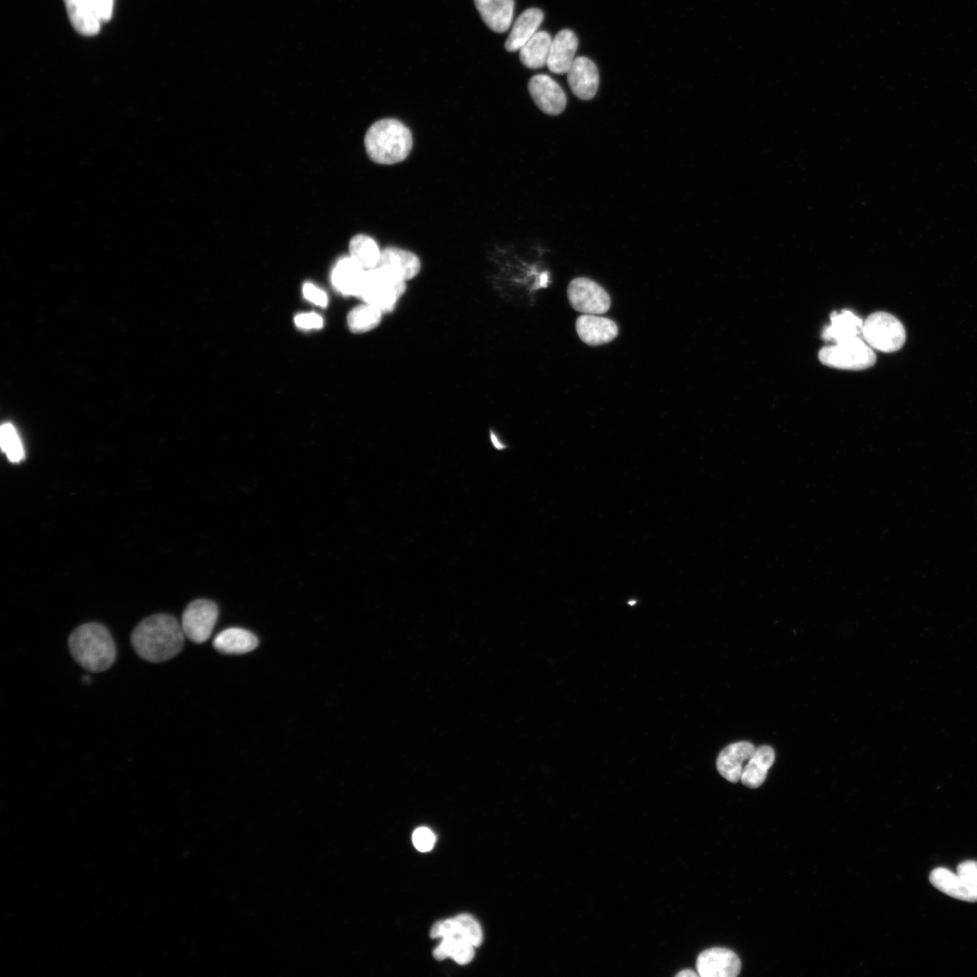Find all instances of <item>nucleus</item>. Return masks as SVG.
<instances>
[{
	"instance_id": "f257e3e1",
	"label": "nucleus",
	"mask_w": 977,
	"mask_h": 977,
	"mask_svg": "<svg viewBox=\"0 0 977 977\" xmlns=\"http://www.w3.org/2000/svg\"><path fill=\"white\" fill-rule=\"evenodd\" d=\"M185 634L181 624L171 615L156 614L143 620L133 631L131 641L144 659L161 662L181 650Z\"/></svg>"
},
{
	"instance_id": "f03ea898",
	"label": "nucleus",
	"mask_w": 977,
	"mask_h": 977,
	"mask_svg": "<svg viewBox=\"0 0 977 977\" xmlns=\"http://www.w3.org/2000/svg\"><path fill=\"white\" fill-rule=\"evenodd\" d=\"M365 147L369 158L381 165L403 161L413 147L410 129L396 119H383L375 122L365 136Z\"/></svg>"
},
{
	"instance_id": "7ed1b4c3",
	"label": "nucleus",
	"mask_w": 977,
	"mask_h": 977,
	"mask_svg": "<svg viewBox=\"0 0 977 977\" xmlns=\"http://www.w3.org/2000/svg\"><path fill=\"white\" fill-rule=\"evenodd\" d=\"M69 647L75 660L84 669L100 672L109 669L116 656L109 631L99 623H86L70 636Z\"/></svg>"
},
{
	"instance_id": "20e7f679",
	"label": "nucleus",
	"mask_w": 977,
	"mask_h": 977,
	"mask_svg": "<svg viewBox=\"0 0 977 977\" xmlns=\"http://www.w3.org/2000/svg\"><path fill=\"white\" fill-rule=\"evenodd\" d=\"M403 281L384 270L375 267L365 271L360 298L383 313L392 311L405 291Z\"/></svg>"
},
{
	"instance_id": "39448f33",
	"label": "nucleus",
	"mask_w": 977,
	"mask_h": 977,
	"mask_svg": "<svg viewBox=\"0 0 977 977\" xmlns=\"http://www.w3.org/2000/svg\"><path fill=\"white\" fill-rule=\"evenodd\" d=\"M820 361L830 367L861 370L872 366L876 355L861 337L822 347L819 352Z\"/></svg>"
},
{
	"instance_id": "423d86ee",
	"label": "nucleus",
	"mask_w": 977,
	"mask_h": 977,
	"mask_svg": "<svg viewBox=\"0 0 977 977\" xmlns=\"http://www.w3.org/2000/svg\"><path fill=\"white\" fill-rule=\"evenodd\" d=\"M862 337L873 349L891 353L903 346L906 331L896 317L878 311L870 314L863 322Z\"/></svg>"
},
{
	"instance_id": "0eeeda50",
	"label": "nucleus",
	"mask_w": 977,
	"mask_h": 977,
	"mask_svg": "<svg viewBox=\"0 0 977 977\" xmlns=\"http://www.w3.org/2000/svg\"><path fill=\"white\" fill-rule=\"evenodd\" d=\"M217 618V605L210 600L199 599L185 609L181 627L185 637L195 643H203L211 636Z\"/></svg>"
},
{
	"instance_id": "6e6552de",
	"label": "nucleus",
	"mask_w": 977,
	"mask_h": 977,
	"mask_svg": "<svg viewBox=\"0 0 977 977\" xmlns=\"http://www.w3.org/2000/svg\"><path fill=\"white\" fill-rule=\"evenodd\" d=\"M567 297L571 306L584 314L605 313L611 299L605 289L588 278H575L568 285Z\"/></svg>"
},
{
	"instance_id": "1a4fd4ad",
	"label": "nucleus",
	"mask_w": 977,
	"mask_h": 977,
	"mask_svg": "<svg viewBox=\"0 0 977 977\" xmlns=\"http://www.w3.org/2000/svg\"><path fill=\"white\" fill-rule=\"evenodd\" d=\"M696 968L701 977H735L740 972L741 962L733 951L713 947L698 954Z\"/></svg>"
},
{
	"instance_id": "9d476101",
	"label": "nucleus",
	"mask_w": 977,
	"mask_h": 977,
	"mask_svg": "<svg viewBox=\"0 0 977 977\" xmlns=\"http://www.w3.org/2000/svg\"><path fill=\"white\" fill-rule=\"evenodd\" d=\"M536 105L548 115H558L565 108L566 96L560 85L546 74H536L528 82Z\"/></svg>"
},
{
	"instance_id": "9b49d317",
	"label": "nucleus",
	"mask_w": 977,
	"mask_h": 977,
	"mask_svg": "<svg viewBox=\"0 0 977 977\" xmlns=\"http://www.w3.org/2000/svg\"><path fill=\"white\" fill-rule=\"evenodd\" d=\"M567 73V81L574 94L581 100L593 99L599 86V72L589 58H574Z\"/></svg>"
},
{
	"instance_id": "f8f14e48",
	"label": "nucleus",
	"mask_w": 977,
	"mask_h": 977,
	"mask_svg": "<svg viewBox=\"0 0 977 977\" xmlns=\"http://www.w3.org/2000/svg\"><path fill=\"white\" fill-rule=\"evenodd\" d=\"M376 267L384 270L403 281H406L419 273L421 261L412 251L395 247H387L381 251Z\"/></svg>"
},
{
	"instance_id": "ddd939ff",
	"label": "nucleus",
	"mask_w": 977,
	"mask_h": 977,
	"mask_svg": "<svg viewBox=\"0 0 977 977\" xmlns=\"http://www.w3.org/2000/svg\"><path fill=\"white\" fill-rule=\"evenodd\" d=\"M575 328L581 340L589 346L606 344L618 335V327L614 321L593 314L579 316Z\"/></svg>"
},
{
	"instance_id": "4468645a",
	"label": "nucleus",
	"mask_w": 977,
	"mask_h": 977,
	"mask_svg": "<svg viewBox=\"0 0 977 977\" xmlns=\"http://www.w3.org/2000/svg\"><path fill=\"white\" fill-rule=\"evenodd\" d=\"M754 746L745 741L736 742L725 747L716 760L719 773L731 783L740 781L743 769L754 754Z\"/></svg>"
},
{
	"instance_id": "2eb2a0df",
	"label": "nucleus",
	"mask_w": 977,
	"mask_h": 977,
	"mask_svg": "<svg viewBox=\"0 0 977 977\" xmlns=\"http://www.w3.org/2000/svg\"><path fill=\"white\" fill-rule=\"evenodd\" d=\"M365 271L350 256L344 257L333 268L332 285L343 295L360 297Z\"/></svg>"
},
{
	"instance_id": "dca6fc26",
	"label": "nucleus",
	"mask_w": 977,
	"mask_h": 977,
	"mask_svg": "<svg viewBox=\"0 0 977 977\" xmlns=\"http://www.w3.org/2000/svg\"><path fill=\"white\" fill-rule=\"evenodd\" d=\"M929 880L935 888L953 898L977 902V887L948 868H934L929 875Z\"/></svg>"
},
{
	"instance_id": "f3484780",
	"label": "nucleus",
	"mask_w": 977,
	"mask_h": 977,
	"mask_svg": "<svg viewBox=\"0 0 977 977\" xmlns=\"http://www.w3.org/2000/svg\"><path fill=\"white\" fill-rule=\"evenodd\" d=\"M578 47L575 33L568 29L560 31L552 40L546 65L554 73H566L570 69Z\"/></svg>"
},
{
	"instance_id": "a211bd4d",
	"label": "nucleus",
	"mask_w": 977,
	"mask_h": 977,
	"mask_svg": "<svg viewBox=\"0 0 977 977\" xmlns=\"http://www.w3.org/2000/svg\"><path fill=\"white\" fill-rule=\"evenodd\" d=\"M863 321L849 310L830 315V323L824 327L821 337L828 342L839 343L854 337H862Z\"/></svg>"
},
{
	"instance_id": "6ab92c4d",
	"label": "nucleus",
	"mask_w": 977,
	"mask_h": 977,
	"mask_svg": "<svg viewBox=\"0 0 977 977\" xmlns=\"http://www.w3.org/2000/svg\"><path fill=\"white\" fill-rule=\"evenodd\" d=\"M483 22L496 32L504 33L511 25L514 14V0H474Z\"/></svg>"
},
{
	"instance_id": "aec40b11",
	"label": "nucleus",
	"mask_w": 977,
	"mask_h": 977,
	"mask_svg": "<svg viewBox=\"0 0 977 977\" xmlns=\"http://www.w3.org/2000/svg\"><path fill=\"white\" fill-rule=\"evenodd\" d=\"M544 19L543 12L538 8L525 10L515 21L510 33L505 42L508 52L519 51L520 48L537 32Z\"/></svg>"
},
{
	"instance_id": "412c9836",
	"label": "nucleus",
	"mask_w": 977,
	"mask_h": 977,
	"mask_svg": "<svg viewBox=\"0 0 977 977\" xmlns=\"http://www.w3.org/2000/svg\"><path fill=\"white\" fill-rule=\"evenodd\" d=\"M70 21L83 35H95L102 21L90 0H64Z\"/></svg>"
},
{
	"instance_id": "4be33fe9",
	"label": "nucleus",
	"mask_w": 977,
	"mask_h": 977,
	"mask_svg": "<svg viewBox=\"0 0 977 977\" xmlns=\"http://www.w3.org/2000/svg\"><path fill=\"white\" fill-rule=\"evenodd\" d=\"M774 758L775 754L771 746L762 745L756 748L743 769L740 778L742 783L749 788L761 786Z\"/></svg>"
},
{
	"instance_id": "5701e85b",
	"label": "nucleus",
	"mask_w": 977,
	"mask_h": 977,
	"mask_svg": "<svg viewBox=\"0 0 977 977\" xmlns=\"http://www.w3.org/2000/svg\"><path fill=\"white\" fill-rule=\"evenodd\" d=\"M257 637L251 631L232 627L222 631L213 640V647L225 654H243L258 646Z\"/></svg>"
},
{
	"instance_id": "b1692460",
	"label": "nucleus",
	"mask_w": 977,
	"mask_h": 977,
	"mask_svg": "<svg viewBox=\"0 0 977 977\" xmlns=\"http://www.w3.org/2000/svg\"><path fill=\"white\" fill-rule=\"evenodd\" d=\"M552 40L547 32H536L520 48V62L530 69H538L546 65Z\"/></svg>"
},
{
	"instance_id": "393cba45",
	"label": "nucleus",
	"mask_w": 977,
	"mask_h": 977,
	"mask_svg": "<svg viewBox=\"0 0 977 977\" xmlns=\"http://www.w3.org/2000/svg\"><path fill=\"white\" fill-rule=\"evenodd\" d=\"M474 947L460 935L444 937L434 949L433 957L440 961L451 957L459 964H466L474 956Z\"/></svg>"
},
{
	"instance_id": "a878e982",
	"label": "nucleus",
	"mask_w": 977,
	"mask_h": 977,
	"mask_svg": "<svg viewBox=\"0 0 977 977\" xmlns=\"http://www.w3.org/2000/svg\"><path fill=\"white\" fill-rule=\"evenodd\" d=\"M350 257L363 269L375 268L379 262L381 251L375 241L365 234H357L349 242Z\"/></svg>"
},
{
	"instance_id": "bb28decb",
	"label": "nucleus",
	"mask_w": 977,
	"mask_h": 977,
	"mask_svg": "<svg viewBox=\"0 0 977 977\" xmlns=\"http://www.w3.org/2000/svg\"><path fill=\"white\" fill-rule=\"evenodd\" d=\"M383 312L367 303L354 308L347 315V326L353 333H365L376 327Z\"/></svg>"
},
{
	"instance_id": "cd10ccee",
	"label": "nucleus",
	"mask_w": 977,
	"mask_h": 977,
	"mask_svg": "<svg viewBox=\"0 0 977 977\" xmlns=\"http://www.w3.org/2000/svg\"><path fill=\"white\" fill-rule=\"evenodd\" d=\"M0 444L2 451L11 462H20L24 458V451L20 437L9 422H5L0 429Z\"/></svg>"
},
{
	"instance_id": "c85d7f7f",
	"label": "nucleus",
	"mask_w": 977,
	"mask_h": 977,
	"mask_svg": "<svg viewBox=\"0 0 977 977\" xmlns=\"http://www.w3.org/2000/svg\"><path fill=\"white\" fill-rule=\"evenodd\" d=\"M458 922L460 935L472 944L479 946L482 940V930L479 923L470 915L462 914L455 917Z\"/></svg>"
},
{
	"instance_id": "c756f323",
	"label": "nucleus",
	"mask_w": 977,
	"mask_h": 977,
	"mask_svg": "<svg viewBox=\"0 0 977 977\" xmlns=\"http://www.w3.org/2000/svg\"><path fill=\"white\" fill-rule=\"evenodd\" d=\"M413 843L419 851H430L434 846L435 835L430 829L420 827L413 833Z\"/></svg>"
},
{
	"instance_id": "7c9ffc66",
	"label": "nucleus",
	"mask_w": 977,
	"mask_h": 977,
	"mask_svg": "<svg viewBox=\"0 0 977 977\" xmlns=\"http://www.w3.org/2000/svg\"><path fill=\"white\" fill-rule=\"evenodd\" d=\"M303 295L310 302L325 308L327 304V294L312 283H305L303 285Z\"/></svg>"
},
{
	"instance_id": "2f4dec72",
	"label": "nucleus",
	"mask_w": 977,
	"mask_h": 977,
	"mask_svg": "<svg viewBox=\"0 0 977 977\" xmlns=\"http://www.w3.org/2000/svg\"><path fill=\"white\" fill-rule=\"evenodd\" d=\"M294 321L302 329H318L323 326L322 318L316 313L299 314L295 317Z\"/></svg>"
},
{
	"instance_id": "473e14b6",
	"label": "nucleus",
	"mask_w": 977,
	"mask_h": 977,
	"mask_svg": "<svg viewBox=\"0 0 977 977\" xmlns=\"http://www.w3.org/2000/svg\"><path fill=\"white\" fill-rule=\"evenodd\" d=\"M956 870L964 880L977 887V861H963L957 866Z\"/></svg>"
},
{
	"instance_id": "72a5a7b5",
	"label": "nucleus",
	"mask_w": 977,
	"mask_h": 977,
	"mask_svg": "<svg viewBox=\"0 0 977 977\" xmlns=\"http://www.w3.org/2000/svg\"><path fill=\"white\" fill-rule=\"evenodd\" d=\"M102 21H108L112 15L113 0H90Z\"/></svg>"
},
{
	"instance_id": "f704fd0d",
	"label": "nucleus",
	"mask_w": 977,
	"mask_h": 977,
	"mask_svg": "<svg viewBox=\"0 0 977 977\" xmlns=\"http://www.w3.org/2000/svg\"><path fill=\"white\" fill-rule=\"evenodd\" d=\"M676 976L677 977H697V976H698V973H697V972H694L693 970H690V969H684V970L678 972L676 974Z\"/></svg>"
},
{
	"instance_id": "c9c22d12",
	"label": "nucleus",
	"mask_w": 977,
	"mask_h": 977,
	"mask_svg": "<svg viewBox=\"0 0 977 977\" xmlns=\"http://www.w3.org/2000/svg\"><path fill=\"white\" fill-rule=\"evenodd\" d=\"M82 680H83V682H85V683H87V684H88V683H90V678L89 676H84V677L82 678Z\"/></svg>"
}]
</instances>
